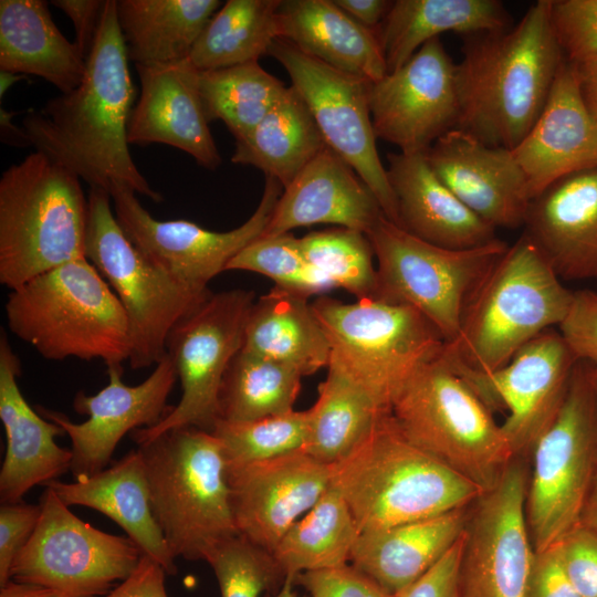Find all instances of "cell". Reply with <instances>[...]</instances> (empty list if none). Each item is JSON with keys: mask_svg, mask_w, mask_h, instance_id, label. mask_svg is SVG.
Masks as SVG:
<instances>
[{"mask_svg": "<svg viewBox=\"0 0 597 597\" xmlns=\"http://www.w3.org/2000/svg\"><path fill=\"white\" fill-rule=\"evenodd\" d=\"M116 3L106 0L81 84L30 111L22 128L35 150L73 171L90 188L108 191L113 184H121L160 202L163 196L140 174L128 148L135 90Z\"/></svg>", "mask_w": 597, "mask_h": 597, "instance_id": "1", "label": "cell"}, {"mask_svg": "<svg viewBox=\"0 0 597 597\" xmlns=\"http://www.w3.org/2000/svg\"><path fill=\"white\" fill-rule=\"evenodd\" d=\"M457 64V127L481 142L515 148L541 114L566 60L549 0L533 3L512 28L470 35Z\"/></svg>", "mask_w": 597, "mask_h": 597, "instance_id": "2", "label": "cell"}, {"mask_svg": "<svg viewBox=\"0 0 597 597\" xmlns=\"http://www.w3.org/2000/svg\"><path fill=\"white\" fill-rule=\"evenodd\" d=\"M573 300L574 292L523 233L475 286L459 333L442 354L454 366L493 371L541 333L559 326Z\"/></svg>", "mask_w": 597, "mask_h": 597, "instance_id": "3", "label": "cell"}, {"mask_svg": "<svg viewBox=\"0 0 597 597\" xmlns=\"http://www.w3.org/2000/svg\"><path fill=\"white\" fill-rule=\"evenodd\" d=\"M359 532L464 509L484 492L411 443L386 415L348 457L331 467Z\"/></svg>", "mask_w": 597, "mask_h": 597, "instance_id": "4", "label": "cell"}, {"mask_svg": "<svg viewBox=\"0 0 597 597\" xmlns=\"http://www.w3.org/2000/svg\"><path fill=\"white\" fill-rule=\"evenodd\" d=\"M4 312L10 331L46 359H102L108 367L129 358L126 313L86 258L64 263L10 291Z\"/></svg>", "mask_w": 597, "mask_h": 597, "instance_id": "5", "label": "cell"}, {"mask_svg": "<svg viewBox=\"0 0 597 597\" xmlns=\"http://www.w3.org/2000/svg\"><path fill=\"white\" fill-rule=\"evenodd\" d=\"M81 179L33 151L0 179V283L10 291L85 256L88 201Z\"/></svg>", "mask_w": 597, "mask_h": 597, "instance_id": "6", "label": "cell"}, {"mask_svg": "<svg viewBox=\"0 0 597 597\" xmlns=\"http://www.w3.org/2000/svg\"><path fill=\"white\" fill-rule=\"evenodd\" d=\"M155 519L177 557L205 561L239 535L227 462L218 438L196 427L176 428L138 444Z\"/></svg>", "mask_w": 597, "mask_h": 597, "instance_id": "7", "label": "cell"}, {"mask_svg": "<svg viewBox=\"0 0 597 597\" xmlns=\"http://www.w3.org/2000/svg\"><path fill=\"white\" fill-rule=\"evenodd\" d=\"M390 416L411 443L484 493L515 457L491 409L442 352L406 384Z\"/></svg>", "mask_w": 597, "mask_h": 597, "instance_id": "8", "label": "cell"}, {"mask_svg": "<svg viewBox=\"0 0 597 597\" xmlns=\"http://www.w3.org/2000/svg\"><path fill=\"white\" fill-rule=\"evenodd\" d=\"M311 306L331 346L328 365L342 370L386 411L446 344L436 326L406 304L376 297L344 303L323 296Z\"/></svg>", "mask_w": 597, "mask_h": 597, "instance_id": "9", "label": "cell"}, {"mask_svg": "<svg viewBox=\"0 0 597 597\" xmlns=\"http://www.w3.org/2000/svg\"><path fill=\"white\" fill-rule=\"evenodd\" d=\"M87 201L85 256L106 280L126 313L130 367H150L166 356L167 341L177 323L211 292L181 283L136 248L112 211L107 190L91 188Z\"/></svg>", "mask_w": 597, "mask_h": 597, "instance_id": "10", "label": "cell"}, {"mask_svg": "<svg viewBox=\"0 0 597 597\" xmlns=\"http://www.w3.org/2000/svg\"><path fill=\"white\" fill-rule=\"evenodd\" d=\"M597 370L578 359L564 402L535 443L525 517L535 552L558 544L579 524L597 469Z\"/></svg>", "mask_w": 597, "mask_h": 597, "instance_id": "11", "label": "cell"}, {"mask_svg": "<svg viewBox=\"0 0 597 597\" xmlns=\"http://www.w3.org/2000/svg\"><path fill=\"white\" fill-rule=\"evenodd\" d=\"M377 259L375 297L425 315L446 344L460 328L471 293L509 245L499 238L470 249H449L379 219L367 233Z\"/></svg>", "mask_w": 597, "mask_h": 597, "instance_id": "12", "label": "cell"}, {"mask_svg": "<svg viewBox=\"0 0 597 597\" xmlns=\"http://www.w3.org/2000/svg\"><path fill=\"white\" fill-rule=\"evenodd\" d=\"M38 525L15 557L10 577L70 597H103L137 568L142 549L73 514L46 486Z\"/></svg>", "mask_w": 597, "mask_h": 597, "instance_id": "13", "label": "cell"}, {"mask_svg": "<svg viewBox=\"0 0 597 597\" xmlns=\"http://www.w3.org/2000/svg\"><path fill=\"white\" fill-rule=\"evenodd\" d=\"M254 296L244 289L211 293L172 328L167 354L176 366L181 397L158 423L132 432L137 444L176 428L212 431L219 420L220 386L230 362L243 347Z\"/></svg>", "mask_w": 597, "mask_h": 597, "instance_id": "14", "label": "cell"}, {"mask_svg": "<svg viewBox=\"0 0 597 597\" xmlns=\"http://www.w3.org/2000/svg\"><path fill=\"white\" fill-rule=\"evenodd\" d=\"M268 55L287 72L328 148L370 188L389 221L399 227L398 208L373 127L367 78L339 71L277 38Z\"/></svg>", "mask_w": 597, "mask_h": 597, "instance_id": "15", "label": "cell"}, {"mask_svg": "<svg viewBox=\"0 0 597 597\" xmlns=\"http://www.w3.org/2000/svg\"><path fill=\"white\" fill-rule=\"evenodd\" d=\"M282 189L276 179L265 176L255 211L243 224L226 232L211 231L187 220H157L127 186L113 184L108 192L115 217L136 248L181 283L208 290V283L226 271L241 250L262 235Z\"/></svg>", "mask_w": 597, "mask_h": 597, "instance_id": "16", "label": "cell"}, {"mask_svg": "<svg viewBox=\"0 0 597 597\" xmlns=\"http://www.w3.org/2000/svg\"><path fill=\"white\" fill-rule=\"evenodd\" d=\"M527 474L512 461L469 515L459 597H526L534 555L526 517Z\"/></svg>", "mask_w": 597, "mask_h": 597, "instance_id": "17", "label": "cell"}, {"mask_svg": "<svg viewBox=\"0 0 597 597\" xmlns=\"http://www.w3.org/2000/svg\"><path fill=\"white\" fill-rule=\"evenodd\" d=\"M577 362L559 331L551 328L493 371L476 373L449 363L490 409H507L501 427L516 457L532 451L556 418Z\"/></svg>", "mask_w": 597, "mask_h": 597, "instance_id": "18", "label": "cell"}, {"mask_svg": "<svg viewBox=\"0 0 597 597\" xmlns=\"http://www.w3.org/2000/svg\"><path fill=\"white\" fill-rule=\"evenodd\" d=\"M369 107L377 139L402 154L426 153L457 127V64L440 38L425 43L404 65L371 82Z\"/></svg>", "mask_w": 597, "mask_h": 597, "instance_id": "19", "label": "cell"}, {"mask_svg": "<svg viewBox=\"0 0 597 597\" xmlns=\"http://www.w3.org/2000/svg\"><path fill=\"white\" fill-rule=\"evenodd\" d=\"M107 374L108 384L97 394L80 391L74 398L75 411L88 416L84 422L74 423L62 412L38 407L40 415L59 425L70 437L74 480L105 470L127 432L155 426L171 408L167 399L178 374L168 354L135 386L123 383L122 365L108 366Z\"/></svg>", "mask_w": 597, "mask_h": 597, "instance_id": "20", "label": "cell"}, {"mask_svg": "<svg viewBox=\"0 0 597 597\" xmlns=\"http://www.w3.org/2000/svg\"><path fill=\"white\" fill-rule=\"evenodd\" d=\"M240 535L272 553L332 483V470L300 450L270 460L227 465Z\"/></svg>", "mask_w": 597, "mask_h": 597, "instance_id": "21", "label": "cell"}, {"mask_svg": "<svg viewBox=\"0 0 597 597\" xmlns=\"http://www.w3.org/2000/svg\"><path fill=\"white\" fill-rule=\"evenodd\" d=\"M425 156L439 179L483 221L495 229L524 226L532 197L511 149L452 128Z\"/></svg>", "mask_w": 597, "mask_h": 597, "instance_id": "22", "label": "cell"}, {"mask_svg": "<svg viewBox=\"0 0 597 597\" xmlns=\"http://www.w3.org/2000/svg\"><path fill=\"white\" fill-rule=\"evenodd\" d=\"M511 151L532 199L559 179L597 166V124L582 97L574 63L563 62L541 114Z\"/></svg>", "mask_w": 597, "mask_h": 597, "instance_id": "23", "label": "cell"}, {"mask_svg": "<svg viewBox=\"0 0 597 597\" xmlns=\"http://www.w3.org/2000/svg\"><path fill=\"white\" fill-rule=\"evenodd\" d=\"M135 66L140 95L129 117L128 143L166 144L186 151L206 169H217L221 156L197 88V70L189 60Z\"/></svg>", "mask_w": 597, "mask_h": 597, "instance_id": "24", "label": "cell"}, {"mask_svg": "<svg viewBox=\"0 0 597 597\" xmlns=\"http://www.w3.org/2000/svg\"><path fill=\"white\" fill-rule=\"evenodd\" d=\"M21 363L7 334L0 335V419L6 431V454L0 470V501L17 503L39 484L57 480L71 470L73 453L60 447L64 434L56 423L42 418L24 399L18 377Z\"/></svg>", "mask_w": 597, "mask_h": 597, "instance_id": "25", "label": "cell"}, {"mask_svg": "<svg viewBox=\"0 0 597 597\" xmlns=\"http://www.w3.org/2000/svg\"><path fill=\"white\" fill-rule=\"evenodd\" d=\"M524 227L561 279H597V166L566 176L533 198Z\"/></svg>", "mask_w": 597, "mask_h": 597, "instance_id": "26", "label": "cell"}, {"mask_svg": "<svg viewBox=\"0 0 597 597\" xmlns=\"http://www.w3.org/2000/svg\"><path fill=\"white\" fill-rule=\"evenodd\" d=\"M381 207L356 171L327 146L283 189L262 237L331 223L368 233Z\"/></svg>", "mask_w": 597, "mask_h": 597, "instance_id": "27", "label": "cell"}, {"mask_svg": "<svg viewBox=\"0 0 597 597\" xmlns=\"http://www.w3.org/2000/svg\"><path fill=\"white\" fill-rule=\"evenodd\" d=\"M387 175L399 227L429 243L470 249L495 239V228L471 211L433 172L425 153H390Z\"/></svg>", "mask_w": 597, "mask_h": 597, "instance_id": "28", "label": "cell"}, {"mask_svg": "<svg viewBox=\"0 0 597 597\" xmlns=\"http://www.w3.org/2000/svg\"><path fill=\"white\" fill-rule=\"evenodd\" d=\"M470 511L459 509L386 528L362 532L350 564L392 595L430 570L464 534Z\"/></svg>", "mask_w": 597, "mask_h": 597, "instance_id": "29", "label": "cell"}, {"mask_svg": "<svg viewBox=\"0 0 597 597\" xmlns=\"http://www.w3.org/2000/svg\"><path fill=\"white\" fill-rule=\"evenodd\" d=\"M46 486L67 506H87L105 514L167 575L177 573L176 557L153 513L148 480L138 448L90 478L74 482L54 480Z\"/></svg>", "mask_w": 597, "mask_h": 597, "instance_id": "30", "label": "cell"}, {"mask_svg": "<svg viewBox=\"0 0 597 597\" xmlns=\"http://www.w3.org/2000/svg\"><path fill=\"white\" fill-rule=\"evenodd\" d=\"M279 15L280 38L304 53L370 82L388 73L377 33L333 0H282Z\"/></svg>", "mask_w": 597, "mask_h": 597, "instance_id": "31", "label": "cell"}, {"mask_svg": "<svg viewBox=\"0 0 597 597\" xmlns=\"http://www.w3.org/2000/svg\"><path fill=\"white\" fill-rule=\"evenodd\" d=\"M0 69L40 76L65 94L83 81L86 60L55 25L48 2L1 0Z\"/></svg>", "mask_w": 597, "mask_h": 597, "instance_id": "32", "label": "cell"}, {"mask_svg": "<svg viewBox=\"0 0 597 597\" xmlns=\"http://www.w3.org/2000/svg\"><path fill=\"white\" fill-rule=\"evenodd\" d=\"M509 23L498 0H396L376 33L390 73L442 33L474 35L506 29Z\"/></svg>", "mask_w": 597, "mask_h": 597, "instance_id": "33", "label": "cell"}, {"mask_svg": "<svg viewBox=\"0 0 597 597\" xmlns=\"http://www.w3.org/2000/svg\"><path fill=\"white\" fill-rule=\"evenodd\" d=\"M242 350L286 365L302 377L327 368L331 357L307 298L275 286L253 303Z\"/></svg>", "mask_w": 597, "mask_h": 597, "instance_id": "34", "label": "cell"}, {"mask_svg": "<svg viewBox=\"0 0 597 597\" xmlns=\"http://www.w3.org/2000/svg\"><path fill=\"white\" fill-rule=\"evenodd\" d=\"M128 60L156 65L181 62L221 7L219 0H116Z\"/></svg>", "mask_w": 597, "mask_h": 597, "instance_id": "35", "label": "cell"}, {"mask_svg": "<svg viewBox=\"0 0 597 597\" xmlns=\"http://www.w3.org/2000/svg\"><path fill=\"white\" fill-rule=\"evenodd\" d=\"M325 147L310 109L291 85L245 137L235 139L231 161L262 170L284 189Z\"/></svg>", "mask_w": 597, "mask_h": 597, "instance_id": "36", "label": "cell"}, {"mask_svg": "<svg viewBox=\"0 0 597 597\" xmlns=\"http://www.w3.org/2000/svg\"><path fill=\"white\" fill-rule=\"evenodd\" d=\"M307 436L303 451L314 460L334 465L354 452L390 411L342 370L327 366L315 404L306 410Z\"/></svg>", "mask_w": 597, "mask_h": 597, "instance_id": "37", "label": "cell"}, {"mask_svg": "<svg viewBox=\"0 0 597 597\" xmlns=\"http://www.w3.org/2000/svg\"><path fill=\"white\" fill-rule=\"evenodd\" d=\"M360 532L341 492L334 486L295 522L272 551L284 578L349 564Z\"/></svg>", "mask_w": 597, "mask_h": 597, "instance_id": "38", "label": "cell"}, {"mask_svg": "<svg viewBox=\"0 0 597 597\" xmlns=\"http://www.w3.org/2000/svg\"><path fill=\"white\" fill-rule=\"evenodd\" d=\"M282 0H228L213 14L190 54L199 71L256 62L281 36Z\"/></svg>", "mask_w": 597, "mask_h": 597, "instance_id": "39", "label": "cell"}, {"mask_svg": "<svg viewBox=\"0 0 597 597\" xmlns=\"http://www.w3.org/2000/svg\"><path fill=\"white\" fill-rule=\"evenodd\" d=\"M301 379L291 367L241 349L230 362L220 386L219 420L250 421L290 412Z\"/></svg>", "mask_w": 597, "mask_h": 597, "instance_id": "40", "label": "cell"}, {"mask_svg": "<svg viewBox=\"0 0 597 597\" xmlns=\"http://www.w3.org/2000/svg\"><path fill=\"white\" fill-rule=\"evenodd\" d=\"M196 83L209 123L223 122L234 139L245 137L287 87L258 61L197 70Z\"/></svg>", "mask_w": 597, "mask_h": 597, "instance_id": "41", "label": "cell"}, {"mask_svg": "<svg viewBox=\"0 0 597 597\" xmlns=\"http://www.w3.org/2000/svg\"><path fill=\"white\" fill-rule=\"evenodd\" d=\"M298 241L305 259L333 287H342L357 300L375 297V253L366 233L339 227L311 232Z\"/></svg>", "mask_w": 597, "mask_h": 597, "instance_id": "42", "label": "cell"}, {"mask_svg": "<svg viewBox=\"0 0 597 597\" xmlns=\"http://www.w3.org/2000/svg\"><path fill=\"white\" fill-rule=\"evenodd\" d=\"M211 432L221 443L227 465L270 460L304 449L307 412L292 410L239 422L218 420Z\"/></svg>", "mask_w": 597, "mask_h": 597, "instance_id": "43", "label": "cell"}, {"mask_svg": "<svg viewBox=\"0 0 597 597\" xmlns=\"http://www.w3.org/2000/svg\"><path fill=\"white\" fill-rule=\"evenodd\" d=\"M242 270L263 274L275 287L308 298L332 289V283L305 259L298 238L291 232L260 237L241 250L226 271Z\"/></svg>", "mask_w": 597, "mask_h": 597, "instance_id": "44", "label": "cell"}, {"mask_svg": "<svg viewBox=\"0 0 597 597\" xmlns=\"http://www.w3.org/2000/svg\"><path fill=\"white\" fill-rule=\"evenodd\" d=\"M205 561L213 569L221 597H260L285 579L271 553L240 534L218 544Z\"/></svg>", "mask_w": 597, "mask_h": 597, "instance_id": "45", "label": "cell"}, {"mask_svg": "<svg viewBox=\"0 0 597 597\" xmlns=\"http://www.w3.org/2000/svg\"><path fill=\"white\" fill-rule=\"evenodd\" d=\"M549 20L568 62L597 55V0H549Z\"/></svg>", "mask_w": 597, "mask_h": 597, "instance_id": "46", "label": "cell"}, {"mask_svg": "<svg viewBox=\"0 0 597 597\" xmlns=\"http://www.w3.org/2000/svg\"><path fill=\"white\" fill-rule=\"evenodd\" d=\"M294 584L310 597H395L352 564L302 573Z\"/></svg>", "mask_w": 597, "mask_h": 597, "instance_id": "47", "label": "cell"}, {"mask_svg": "<svg viewBox=\"0 0 597 597\" xmlns=\"http://www.w3.org/2000/svg\"><path fill=\"white\" fill-rule=\"evenodd\" d=\"M566 574L580 597H597V534L578 524L559 543Z\"/></svg>", "mask_w": 597, "mask_h": 597, "instance_id": "48", "label": "cell"}, {"mask_svg": "<svg viewBox=\"0 0 597 597\" xmlns=\"http://www.w3.org/2000/svg\"><path fill=\"white\" fill-rule=\"evenodd\" d=\"M41 515V505L23 501L0 507V587L11 579L12 564L32 536Z\"/></svg>", "mask_w": 597, "mask_h": 597, "instance_id": "49", "label": "cell"}, {"mask_svg": "<svg viewBox=\"0 0 597 597\" xmlns=\"http://www.w3.org/2000/svg\"><path fill=\"white\" fill-rule=\"evenodd\" d=\"M558 327L577 358L597 370V292L575 291L570 310Z\"/></svg>", "mask_w": 597, "mask_h": 597, "instance_id": "50", "label": "cell"}, {"mask_svg": "<svg viewBox=\"0 0 597 597\" xmlns=\"http://www.w3.org/2000/svg\"><path fill=\"white\" fill-rule=\"evenodd\" d=\"M526 597H580L564 568L559 544L534 551Z\"/></svg>", "mask_w": 597, "mask_h": 597, "instance_id": "51", "label": "cell"}, {"mask_svg": "<svg viewBox=\"0 0 597 597\" xmlns=\"http://www.w3.org/2000/svg\"><path fill=\"white\" fill-rule=\"evenodd\" d=\"M463 545L464 534L430 570L395 597H459L458 575Z\"/></svg>", "mask_w": 597, "mask_h": 597, "instance_id": "52", "label": "cell"}, {"mask_svg": "<svg viewBox=\"0 0 597 597\" xmlns=\"http://www.w3.org/2000/svg\"><path fill=\"white\" fill-rule=\"evenodd\" d=\"M72 21L75 30V45L87 61L101 25L106 0H53Z\"/></svg>", "mask_w": 597, "mask_h": 597, "instance_id": "53", "label": "cell"}, {"mask_svg": "<svg viewBox=\"0 0 597 597\" xmlns=\"http://www.w3.org/2000/svg\"><path fill=\"white\" fill-rule=\"evenodd\" d=\"M166 575L157 562L144 555L132 575L103 597H168Z\"/></svg>", "mask_w": 597, "mask_h": 597, "instance_id": "54", "label": "cell"}, {"mask_svg": "<svg viewBox=\"0 0 597 597\" xmlns=\"http://www.w3.org/2000/svg\"><path fill=\"white\" fill-rule=\"evenodd\" d=\"M343 11L363 27L377 31L392 1L387 0H333Z\"/></svg>", "mask_w": 597, "mask_h": 597, "instance_id": "55", "label": "cell"}, {"mask_svg": "<svg viewBox=\"0 0 597 597\" xmlns=\"http://www.w3.org/2000/svg\"><path fill=\"white\" fill-rule=\"evenodd\" d=\"M584 103L597 124V55L574 63Z\"/></svg>", "mask_w": 597, "mask_h": 597, "instance_id": "56", "label": "cell"}, {"mask_svg": "<svg viewBox=\"0 0 597 597\" xmlns=\"http://www.w3.org/2000/svg\"><path fill=\"white\" fill-rule=\"evenodd\" d=\"M0 597H70L59 590L10 579L0 587Z\"/></svg>", "mask_w": 597, "mask_h": 597, "instance_id": "57", "label": "cell"}, {"mask_svg": "<svg viewBox=\"0 0 597 597\" xmlns=\"http://www.w3.org/2000/svg\"><path fill=\"white\" fill-rule=\"evenodd\" d=\"M15 115L13 112H8L6 109L0 111V124H1V136L2 140L7 144L27 147L31 146L28 135L23 128L18 127L11 121Z\"/></svg>", "mask_w": 597, "mask_h": 597, "instance_id": "58", "label": "cell"}, {"mask_svg": "<svg viewBox=\"0 0 597 597\" xmlns=\"http://www.w3.org/2000/svg\"><path fill=\"white\" fill-rule=\"evenodd\" d=\"M579 524L597 534V469L584 502Z\"/></svg>", "mask_w": 597, "mask_h": 597, "instance_id": "59", "label": "cell"}, {"mask_svg": "<svg viewBox=\"0 0 597 597\" xmlns=\"http://www.w3.org/2000/svg\"><path fill=\"white\" fill-rule=\"evenodd\" d=\"M25 78V75H18L11 72L1 71L0 73V97L17 82Z\"/></svg>", "mask_w": 597, "mask_h": 597, "instance_id": "60", "label": "cell"}, {"mask_svg": "<svg viewBox=\"0 0 597 597\" xmlns=\"http://www.w3.org/2000/svg\"><path fill=\"white\" fill-rule=\"evenodd\" d=\"M294 582L286 577L279 591L273 597H300L293 589Z\"/></svg>", "mask_w": 597, "mask_h": 597, "instance_id": "61", "label": "cell"}, {"mask_svg": "<svg viewBox=\"0 0 597 597\" xmlns=\"http://www.w3.org/2000/svg\"><path fill=\"white\" fill-rule=\"evenodd\" d=\"M596 390H597V379H596Z\"/></svg>", "mask_w": 597, "mask_h": 597, "instance_id": "62", "label": "cell"}]
</instances>
